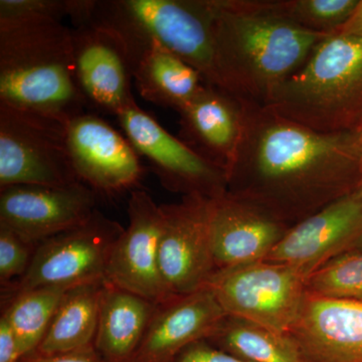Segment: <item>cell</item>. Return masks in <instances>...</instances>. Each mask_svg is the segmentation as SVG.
Segmentation results:
<instances>
[{
  "label": "cell",
  "mask_w": 362,
  "mask_h": 362,
  "mask_svg": "<svg viewBox=\"0 0 362 362\" xmlns=\"http://www.w3.org/2000/svg\"><path fill=\"white\" fill-rule=\"evenodd\" d=\"M242 139L226 175V192L286 223L299 221L362 185L354 132L321 133L244 101Z\"/></svg>",
  "instance_id": "6da1fadb"
},
{
  "label": "cell",
  "mask_w": 362,
  "mask_h": 362,
  "mask_svg": "<svg viewBox=\"0 0 362 362\" xmlns=\"http://www.w3.org/2000/svg\"><path fill=\"white\" fill-rule=\"evenodd\" d=\"M218 88L244 101L265 105L329 37L281 18L267 0H209Z\"/></svg>",
  "instance_id": "7a4b0ae2"
},
{
  "label": "cell",
  "mask_w": 362,
  "mask_h": 362,
  "mask_svg": "<svg viewBox=\"0 0 362 362\" xmlns=\"http://www.w3.org/2000/svg\"><path fill=\"white\" fill-rule=\"evenodd\" d=\"M0 104L65 123L85 113L71 28L0 23Z\"/></svg>",
  "instance_id": "3957f363"
},
{
  "label": "cell",
  "mask_w": 362,
  "mask_h": 362,
  "mask_svg": "<svg viewBox=\"0 0 362 362\" xmlns=\"http://www.w3.org/2000/svg\"><path fill=\"white\" fill-rule=\"evenodd\" d=\"M73 26L90 23L110 30L131 61L150 42L165 47L218 87L209 0H80Z\"/></svg>",
  "instance_id": "277c9868"
},
{
  "label": "cell",
  "mask_w": 362,
  "mask_h": 362,
  "mask_svg": "<svg viewBox=\"0 0 362 362\" xmlns=\"http://www.w3.org/2000/svg\"><path fill=\"white\" fill-rule=\"evenodd\" d=\"M264 106L318 132H354L362 122V39L321 40Z\"/></svg>",
  "instance_id": "5b68a950"
},
{
  "label": "cell",
  "mask_w": 362,
  "mask_h": 362,
  "mask_svg": "<svg viewBox=\"0 0 362 362\" xmlns=\"http://www.w3.org/2000/svg\"><path fill=\"white\" fill-rule=\"evenodd\" d=\"M308 276L275 262L218 269L207 287L226 315L290 334L306 295Z\"/></svg>",
  "instance_id": "8992f818"
},
{
  "label": "cell",
  "mask_w": 362,
  "mask_h": 362,
  "mask_svg": "<svg viewBox=\"0 0 362 362\" xmlns=\"http://www.w3.org/2000/svg\"><path fill=\"white\" fill-rule=\"evenodd\" d=\"M77 182L66 145V123L0 104V189Z\"/></svg>",
  "instance_id": "52a82bcc"
},
{
  "label": "cell",
  "mask_w": 362,
  "mask_h": 362,
  "mask_svg": "<svg viewBox=\"0 0 362 362\" xmlns=\"http://www.w3.org/2000/svg\"><path fill=\"white\" fill-rule=\"evenodd\" d=\"M125 228L98 209L81 226L37 245L25 275L2 289V296L47 287L73 288L104 280L109 259Z\"/></svg>",
  "instance_id": "ba28073f"
},
{
  "label": "cell",
  "mask_w": 362,
  "mask_h": 362,
  "mask_svg": "<svg viewBox=\"0 0 362 362\" xmlns=\"http://www.w3.org/2000/svg\"><path fill=\"white\" fill-rule=\"evenodd\" d=\"M213 199L190 194L177 204H161L159 267L171 298L204 289L216 271L209 232Z\"/></svg>",
  "instance_id": "9c48e42d"
},
{
  "label": "cell",
  "mask_w": 362,
  "mask_h": 362,
  "mask_svg": "<svg viewBox=\"0 0 362 362\" xmlns=\"http://www.w3.org/2000/svg\"><path fill=\"white\" fill-rule=\"evenodd\" d=\"M116 118L138 156L149 162L162 187L169 192L209 199L226 194L225 171L169 133L137 103L124 109Z\"/></svg>",
  "instance_id": "30bf717a"
},
{
  "label": "cell",
  "mask_w": 362,
  "mask_h": 362,
  "mask_svg": "<svg viewBox=\"0 0 362 362\" xmlns=\"http://www.w3.org/2000/svg\"><path fill=\"white\" fill-rule=\"evenodd\" d=\"M66 145L81 182L96 194L136 189L144 168L125 134L96 114H81L66 123Z\"/></svg>",
  "instance_id": "8fae6325"
},
{
  "label": "cell",
  "mask_w": 362,
  "mask_h": 362,
  "mask_svg": "<svg viewBox=\"0 0 362 362\" xmlns=\"http://www.w3.org/2000/svg\"><path fill=\"white\" fill-rule=\"evenodd\" d=\"M129 225L117 240L109 259L105 280L145 298L156 305L173 299L164 286L159 267V244L163 211L145 190L130 192Z\"/></svg>",
  "instance_id": "7c38bea8"
},
{
  "label": "cell",
  "mask_w": 362,
  "mask_h": 362,
  "mask_svg": "<svg viewBox=\"0 0 362 362\" xmlns=\"http://www.w3.org/2000/svg\"><path fill=\"white\" fill-rule=\"evenodd\" d=\"M96 192L83 182L66 187L14 185L0 189V226L37 245L86 223L96 211Z\"/></svg>",
  "instance_id": "4fadbf2b"
},
{
  "label": "cell",
  "mask_w": 362,
  "mask_h": 362,
  "mask_svg": "<svg viewBox=\"0 0 362 362\" xmlns=\"http://www.w3.org/2000/svg\"><path fill=\"white\" fill-rule=\"evenodd\" d=\"M71 30L76 80L88 106L116 117L136 103L132 61L122 40L90 23Z\"/></svg>",
  "instance_id": "5bb4252c"
},
{
  "label": "cell",
  "mask_w": 362,
  "mask_h": 362,
  "mask_svg": "<svg viewBox=\"0 0 362 362\" xmlns=\"http://www.w3.org/2000/svg\"><path fill=\"white\" fill-rule=\"evenodd\" d=\"M362 228L358 190L295 223L263 261L296 267L307 276L346 252Z\"/></svg>",
  "instance_id": "9a60e30c"
},
{
  "label": "cell",
  "mask_w": 362,
  "mask_h": 362,
  "mask_svg": "<svg viewBox=\"0 0 362 362\" xmlns=\"http://www.w3.org/2000/svg\"><path fill=\"white\" fill-rule=\"evenodd\" d=\"M289 228L262 207L228 192L214 199L209 232L216 270L263 261Z\"/></svg>",
  "instance_id": "2e32d148"
},
{
  "label": "cell",
  "mask_w": 362,
  "mask_h": 362,
  "mask_svg": "<svg viewBox=\"0 0 362 362\" xmlns=\"http://www.w3.org/2000/svg\"><path fill=\"white\" fill-rule=\"evenodd\" d=\"M226 316L209 287L157 305L134 362H175L190 345L213 337Z\"/></svg>",
  "instance_id": "e0dca14e"
},
{
  "label": "cell",
  "mask_w": 362,
  "mask_h": 362,
  "mask_svg": "<svg viewBox=\"0 0 362 362\" xmlns=\"http://www.w3.org/2000/svg\"><path fill=\"white\" fill-rule=\"evenodd\" d=\"M290 335L311 362H362V302L307 292Z\"/></svg>",
  "instance_id": "ac0fdd59"
},
{
  "label": "cell",
  "mask_w": 362,
  "mask_h": 362,
  "mask_svg": "<svg viewBox=\"0 0 362 362\" xmlns=\"http://www.w3.org/2000/svg\"><path fill=\"white\" fill-rule=\"evenodd\" d=\"M178 114L181 141L228 175L244 131L243 100L206 84Z\"/></svg>",
  "instance_id": "d6986e66"
},
{
  "label": "cell",
  "mask_w": 362,
  "mask_h": 362,
  "mask_svg": "<svg viewBox=\"0 0 362 362\" xmlns=\"http://www.w3.org/2000/svg\"><path fill=\"white\" fill-rule=\"evenodd\" d=\"M156 306L106 282L94 340L105 362H134Z\"/></svg>",
  "instance_id": "ffe728a7"
},
{
  "label": "cell",
  "mask_w": 362,
  "mask_h": 362,
  "mask_svg": "<svg viewBox=\"0 0 362 362\" xmlns=\"http://www.w3.org/2000/svg\"><path fill=\"white\" fill-rule=\"evenodd\" d=\"M133 80L150 103L180 113L206 85L202 74L165 47L150 42L132 59Z\"/></svg>",
  "instance_id": "44dd1931"
},
{
  "label": "cell",
  "mask_w": 362,
  "mask_h": 362,
  "mask_svg": "<svg viewBox=\"0 0 362 362\" xmlns=\"http://www.w3.org/2000/svg\"><path fill=\"white\" fill-rule=\"evenodd\" d=\"M105 285L104 279L69 289L35 351L62 354L94 344Z\"/></svg>",
  "instance_id": "7402d4cb"
},
{
  "label": "cell",
  "mask_w": 362,
  "mask_h": 362,
  "mask_svg": "<svg viewBox=\"0 0 362 362\" xmlns=\"http://www.w3.org/2000/svg\"><path fill=\"white\" fill-rule=\"evenodd\" d=\"M206 341L250 362H311L291 335L230 316Z\"/></svg>",
  "instance_id": "603a6c76"
},
{
  "label": "cell",
  "mask_w": 362,
  "mask_h": 362,
  "mask_svg": "<svg viewBox=\"0 0 362 362\" xmlns=\"http://www.w3.org/2000/svg\"><path fill=\"white\" fill-rule=\"evenodd\" d=\"M69 289L71 288L47 286L2 296L1 313L13 327L21 358L40 346Z\"/></svg>",
  "instance_id": "cb8c5ba5"
},
{
  "label": "cell",
  "mask_w": 362,
  "mask_h": 362,
  "mask_svg": "<svg viewBox=\"0 0 362 362\" xmlns=\"http://www.w3.org/2000/svg\"><path fill=\"white\" fill-rule=\"evenodd\" d=\"M358 0H267L269 8L304 30L330 35L344 25Z\"/></svg>",
  "instance_id": "d4e9b609"
},
{
  "label": "cell",
  "mask_w": 362,
  "mask_h": 362,
  "mask_svg": "<svg viewBox=\"0 0 362 362\" xmlns=\"http://www.w3.org/2000/svg\"><path fill=\"white\" fill-rule=\"evenodd\" d=\"M306 290L317 296L362 302V252L346 251L326 262L308 276Z\"/></svg>",
  "instance_id": "484cf974"
},
{
  "label": "cell",
  "mask_w": 362,
  "mask_h": 362,
  "mask_svg": "<svg viewBox=\"0 0 362 362\" xmlns=\"http://www.w3.org/2000/svg\"><path fill=\"white\" fill-rule=\"evenodd\" d=\"M71 0H1L0 23L40 25L63 23L71 13Z\"/></svg>",
  "instance_id": "4316f807"
},
{
  "label": "cell",
  "mask_w": 362,
  "mask_h": 362,
  "mask_svg": "<svg viewBox=\"0 0 362 362\" xmlns=\"http://www.w3.org/2000/svg\"><path fill=\"white\" fill-rule=\"evenodd\" d=\"M37 245L26 242L6 226H0V284L8 287L25 275Z\"/></svg>",
  "instance_id": "83f0119b"
},
{
  "label": "cell",
  "mask_w": 362,
  "mask_h": 362,
  "mask_svg": "<svg viewBox=\"0 0 362 362\" xmlns=\"http://www.w3.org/2000/svg\"><path fill=\"white\" fill-rule=\"evenodd\" d=\"M175 362H250L232 356L206 340L194 343L185 349Z\"/></svg>",
  "instance_id": "f1b7e54d"
},
{
  "label": "cell",
  "mask_w": 362,
  "mask_h": 362,
  "mask_svg": "<svg viewBox=\"0 0 362 362\" xmlns=\"http://www.w3.org/2000/svg\"><path fill=\"white\" fill-rule=\"evenodd\" d=\"M20 362H105L94 344L83 349L54 354H40L33 351L23 356Z\"/></svg>",
  "instance_id": "f546056e"
},
{
  "label": "cell",
  "mask_w": 362,
  "mask_h": 362,
  "mask_svg": "<svg viewBox=\"0 0 362 362\" xmlns=\"http://www.w3.org/2000/svg\"><path fill=\"white\" fill-rule=\"evenodd\" d=\"M21 359L18 340L6 316L0 317V362H20Z\"/></svg>",
  "instance_id": "4dcf8cb0"
},
{
  "label": "cell",
  "mask_w": 362,
  "mask_h": 362,
  "mask_svg": "<svg viewBox=\"0 0 362 362\" xmlns=\"http://www.w3.org/2000/svg\"><path fill=\"white\" fill-rule=\"evenodd\" d=\"M332 35H349L362 39V0H358V4L349 20Z\"/></svg>",
  "instance_id": "1f68e13d"
},
{
  "label": "cell",
  "mask_w": 362,
  "mask_h": 362,
  "mask_svg": "<svg viewBox=\"0 0 362 362\" xmlns=\"http://www.w3.org/2000/svg\"><path fill=\"white\" fill-rule=\"evenodd\" d=\"M347 251H361L362 252V228L358 235H356L352 244L350 245L349 249Z\"/></svg>",
  "instance_id": "d6a6232c"
},
{
  "label": "cell",
  "mask_w": 362,
  "mask_h": 362,
  "mask_svg": "<svg viewBox=\"0 0 362 362\" xmlns=\"http://www.w3.org/2000/svg\"><path fill=\"white\" fill-rule=\"evenodd\" d=\"M354 134L356 136L357 142H358L359 147H361L362 151V122L357 127V129L354 131Z\"/></svg>",
  "instance_id": "836d02e7"
},
{
  "label": "cell",
  "mask_w": 362,
  "mask_h": 362,
  "mask_svg": "<svg viewBox=\"0 0 362 362\" xmlns=\"http://www.w3.org/2000/svg\"><path fill=\"white\" fill-rule=\"evenodd\" d=\"M358 192H359V194H361V197H362V185H361V187L358 188Z\"/></svg>",
  "instance_id": "e575fe53"
}]
</instances>
